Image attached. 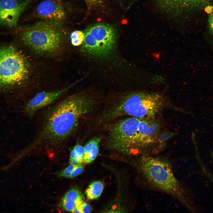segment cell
<instances>
[{
	"label": "cell",
	"mask_w": 213,
	"mask_h": 213,
	"mask_svg": "<svg viewBox=\"0 0 213 213\" xmlns=\"http://www.w3.org/2000/svg\"><path fill=\"white\" fill-rule=\"evenodd\" d=\"M30 0L20 2L18 0H1L0 25L16 26L20 15Z\"/></svg>",
	"instance_id": "cell-8"
},
{
	"label": "cell",
	"mask_w": 213,
	"mask_h": 213,
	"mask_svg": "<svg viewBox=\"0 0 213 213\" xmlns=\"http://www.w3.org/2000/svg\"><path fill=\"white\" fill-rule=\"evenodd\" d=\"M36 14L38 17L44 21L62 23L66 18L67 12L61 1L45 0L37 6Z\"/></svg>",
	"instance_id": "cell-9"
},
{
	"label": "cell",
	"mask_w": 213,
	"mask_h": 213,
	"mask_svg": "<svg viewBox=\"0 0 213 213\" xmlns=\"http://www.w3.org/2000/svg\"><path fill=\"white\" fill-rule=\"evenodd\" d=\"M77 164L70 165L59 173V175L65 178H70V175Z\"/></svg>",
	"instance_id": "cell-18"
},
{
	"label": "cell",
	"mask_w": 213,
	"mask_h": 213,
	"mask_svg": "<svg viewBox=\"0 0 213 213\" xmlns=\"http://www.w3.org/2000/svg\"><path fill=\"white\" fill-rule=\"evenodd\" d=\"M62 23L44 21L23 28L20 38L37 53H52L60 47L64 36Z\"/></svg>",
	"instance_id": "cell-4"
},
{
	"label": "cell",
	"mask_w": 213,
	"mask_h": 213,
	"mask_svg": "<svg viewBox=\"0 0 213 213\" xmlns=\"http://www.w3.org/2000/svg\"><path fill=\"white\" fill-rule=\"evenodd\" d=\"M82 202L73 201H62V206L66 211L72 212L76 209Z\"/></svg>",
	"instance_id": "cell-16"
},
{
	"label": "cell",
	"mask_w": 213,
	"mask_h": 213,
	"mask_svg": "<svg viewBox=\"0 0 213 213\" xmlns=\"http://www.w3.org/2000/svg\"><path fill=\"white\" fill-rule=\"evenodd\" d=\"M73 201L82 202L83 196L81 192L78 189L70 190L64 195L62 201Z\"/></svg>",
	"instance_id": "cell-14"
},
{
	"label": "cell",
	"mask_w": 213,
	"mask_h": 213,
	"mask_svg": "<svg viewBox=\"0 0 213 213\" xmlns=\"http://www.w3.org/2000/svg\"><path fill=\"white\" fill-rule=\"evenodd\" d=\"M80 213H90L92 210V208L88 204L83 202H82L77 208Z\"/></svg>",
	"instance_id": "cell-19"
},
{
	"label": "cell",
	"mask_w": 213,
	"mask_h": 213,
	"mask_svg": "<svg viewBox=\"0 0 213 213\" xmlns=\"http://www.w3.org/2000/svg\"><path fill=\"white\" fill-rule=\"evenodd\" d=\"M209 0H156L158 4L168 12L182 16L188 11L204 5Z\"/></svg>",
	"instance_id": "cell-11"
},
{
	"label": "cell",
	"mask_w": 213,
	"mask_h": 213,
	"mask_svg": "<svg viewBox=\"0 0 213 213\" xmlns=\"http://www.w3.org/2000/svg\"><path fill=\"white\" fill-rule=\"evenodd\" d=\"M84 167L80 164H78L72 171L70 178H74L80 174L83 171Z\"/></svg>",
	"instance_id": "cell-20"
},
{
	"label": "cell",
	"mask_w": 213,
	"mask_h": 213,
	"mask_svg": "<svg viewBox=\"0 0 213 213\" xmlns=\"http://www.w3.org/2000/svg\"><path fill=\"white\" fill-rule=\"evenodd\" d=\"M70 162L72 164H78L77 158L70 159Z\"/></svg>",
	"instance_id": "cell-25"
},
{
	"label": "cell",
	"mask_w": 213,
	"mask_h": 213,
	"mask_svg": "<svg viewBox=\"0 0 213 213\" xmlns=\"http://www.w3.org/2000/svg\"><path fill=\"white\" fill-rule=\"evenodd\" d=\"M209 29L213 34V11L211 13L209 18Z\"/></svg>",
	"instance_id": "cell-23"
},
{
	"label": "cell",
	"mask_w": 213,
	"mask_h": 213,
	"mask_svg": "<svg viewBox=\"0 0 213 213\" xmlns=\"http://www.w3.org/2000/svg\"><path fill=\"white\" fill-rule=\"evenodd\" d=\"M138 156L135 166L145 189L165 193L178 201L190 212L198 211L191 192L186 185L176 177L169 159L152 155Z\"/></svg>",
	"instance_id": "cell-1"
},
{
	"label": "cell",
	"mask_w": 213,
	"mask_h": 213,
	"mask_svg": "<svg viewBox=\"0 0 213 213\" xmlns=\"http://www.w3.org/2000/svg\"><path fill=\"white\" fill-rule=\"evenodd\" d=\"M70 38L72 45L75 46H79L84 40V32L80 30L74 31L71 33Z\"/></svg>",
	"instance_id": "cell-15"
},
{
	"label": "cell",
	"mask_w": 213,
	"mask_h": 213,
	"mask_svg": "<svg viewBox=\"0 0 213 213\" xmlns=\"http://www.w3.org/2000/svg\"><path fill=\"white\" fill-rule=\"evenodd\" d=\"M200 164L201 166V169L203 172L204 174V175L208 178L209 180L213 183V174L208 170L203 165L202 162L200 163Z\"/></svg>",
	"instance_id": "cell-21"
},
{
	"label": "cell",
	"mask_w": 213,
	"mask_h": 213,
	"mask_svg": "<svg viewBox=\"0 0 213 213\" xmlns=\"http://www.w3.org/2000/svg\"><path fill=\"white\" fill-rule=\"evenodd\" d=\"M103 188V184L99 181L91 183L85 191L87 199L92 200L98 199L101 194Z\"/></svg>",
	"instance_id": "cell-13"
},
{
	"label": "cell",
	"mask_w": 213,
	"mask_h": 213,
	"mask_svg": "<svg viewBox=\"0 0 213 213\" xmlns=\"http://www.w3.org/2000/svg\"><path fill=\"white\" fill-rule=\"evenodd\" d=\"M163 103L162 97L157 93H131L112 102L101 121L107 122L125 116L143 119H154L161 109Z\"/></svg>",
	"instance_id": "cell-3"
},
{
	"label": "cell",
	"mask_w": 213,
	"mask_h": 213,
	"mask_svg": "<svg viewBox=\"0 0 213 213\" xmlns=\"http://www.w3.org/2000/svg\"><path fill=\"white\" fill-rule=\"evenodd\" d=\"M83 32V47L86 51L93 56H106L115 43L116 31L110 25L97 23L88 27Z\"/></svg>",
	"instance_id": "cell-7"
},
{
	"label": "cell",
	"mask_w": 213,
	"mask_h": 213,
	"mask_svg": "<svg viewBox=\"0 0 213 213\" xmlns=\"http://www.w3.org/2000/svg\"><path fill=\"white\" fill-rule=\"evenodd\" d=\"M102 137L100 136L92 138L84 147V154L83 162L85 164L92 162L96 157Z\"/></svg>",
	"instance_id": "cell-12"
},
{
	"label": "cell",
	"mask_w": 213,
	"mask_h": 213,
	"mask_svg": "<svg viewBox=\"0 0 213 213\" xmlns=\"http://www.w3.org/2000/svg\"><path fill=\"white\" fill-rule=\"evenodd\" d=\"M86 3L88 7L91 8L99 4L101 0H83Z\"/></svg>",
	"instance_id": "cell-22"
},
{
	"label": "cell",
	"mask_w": 213,
	"mask_h": 213,
	"mask_svg": "<svg viewBox=\"0 0 213 213\" xmlns=\"http://www.w3.org/2000/svg\"><path fill=\"white\" fill-rule=\"evenodd\" d=\"M141 120L131 117L114 123L107 138L109 147L125 154L142 155L143 140Z\"/></svg>",
	"instance_id": "cell-5"
},
{
	"label": "cell",
	"mask_w": 213,
	"mask_h": 213,
	"mask_svg": "<svg viewBox=\"0 0 213 213\" xmlns=\"http://www.w3.org/2000/svg\"><path fill=\"white\" fill-rule=\"evenodd\" d=\"M93 97L83 94L73 95L56 105L49 112L33 143H59L76 130L80 119L95 106Z\"/></svg>",
	"instance_id": "cell-2"
},
{
	"label": "cell",
	"mask_w": 213,
	"mask_h": 213,
	"mask_svg": "<svg viewBox=\"0 0 213 213\" xmlns=\"http://www.w3.org/2000/svg\"><path fill=\"white\" fill-rule=\"evenodd\" d=\"M75 151L77 156V159L78 164L81 163L83 161L84 150V147L79 144L76 145L73 148Z\"/></svg>",
	"instance_id": "cell-17"
},
{
	"label": "cell",
	"mask_w": 213,
	"mask_h": 213,
	"mask_svg": "<svg viewBox=\"0 0 213 213\" xmlns=\"http://www.w3.org/2000/svg\"><path fill=\"white\" fill-rule=\"evenodd\" d=\"M73 85H71L58 91L38 93L26 103L25 107V112L29 116H33L39 109L54 103Z\"/></svg>",
	"instance_id": "cell-10"
},
{
	"label": "cell",
	"mask_w": 213,
	"mask_h": 213,
	"mask_svg": "<svg viewBox=\"0 0 213 213\" xmlns=\"http://www.w3.org/2000/svg\"><path fill=\"white\" fill-rule=\"evenodd\" d=\"M77 154L75 150L73 149L70 152V159L77 158Z\"/></svg>",
	"instance_id": "cell-24"
},
{
	"label": "cell",
	"mask_w": 213,
	"mask_h": 213,
	"mask_svg": "<svg viewBox=\"0 0 213 213\" xmlns=\"http://www.w3.org/2000/svg\"><path fill=\"white\" fill-rule=\"evenodd\" d=\"M28 70L25 60L15 48L0 46V86L17 85L27 76Z\"/></svg>",
	"instance_id": "cell-6"
}]
</instances>
